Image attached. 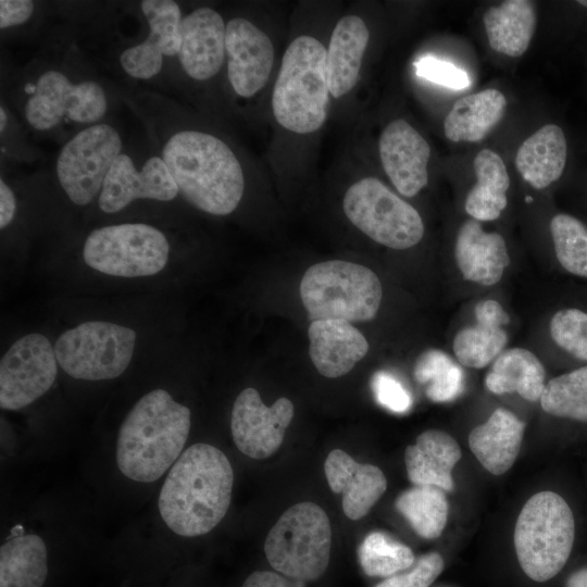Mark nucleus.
Wrapping results in <instances>:
<instances>
[{
    "label": "nucleus",
    "mask_w": 587,
    "mask_h": 587,
    "mask_svg": "<svg viewBox=\"0 0 587 587\" xmlns=\"http://www.w3.org/2000/svg\"><path fill=\"white\" fill-rule=\"evenodd\" d=\"M234 473L223 451L195 444L173 464L159 495V511L167 527L183 537L212 530L225 516Z\"/></svg>",
    "instance_id": "f257e3e1"
},
{
    "label": "nucleus",
    "mask_w": 587,
    "mask_h": 587,
    "mask_svg": "<svg viewBox=\"0 0 587 587\" xmlns=\"http://www.w3.org/2000/svg\"><path fill=\"white\" fill-rule=\"evenodd\" d=\"M190 430V410L164 389L141 397L123 421L116 464L127 478L159 479L180 455Z\"/></svg>",
    "instance_id": "f03ea898"
},
{
    "label": "nucleus",
    "mask_w": 587,
    "mask_h": 587,
    "mask_svg": "<svg viewBox=\"0 0 587 587\" xmlns=\"http://www.w3.org/2000/svg\"><path fill=\"white\" fill-rule=\"evenodd\" d=\"M179 192L197 209L227 215L239 204L245 178L232 149L220 138L198 130L174 134L163 147Z\"/></svg>",
    "instance_id": "7ed1b4c3"
},
{
    "label": "nucleus",
    "mask_w": 587,
    "mask_h": 587,
    "mask_svg": "<svg viewBox=\"0 0 587 587\" xmlns=\"http://www.w3.org/2000/svg\"><path fill=\"white\" fill-rule=\"evenodd\" d=\"M327 51L311 36L294 39L286 49L274 86L275 120L297 134L317 130L326 120L329 86Z\"/></svg>",
    "instance_id": "20e7f679"
},
{
    "label": "nucleus",
    "mask_w": 587,
    "mask_h": 587,
    "mask_svg": "<svg viewBox=\"0 0 587 587\" xmlns=\"http://www.w3.org/2000/svg\"><path fill=\"white\" fill-rule=\"evenodd\" d=\"M300 297L311 322L371 321L377 314L383 289L369 267L342 260L310 266L300 282Z\"/></svg>",
    "instance_id": "39448f33"
},
{
    "label": "nucleus",
    "mask_w": 587,
    "mask_h": 587,
    "mask_svg": "<svg viewBox=\"0 0 587 587\" xmlns=\"http://www.w3.org/2000/svg\"><path fill=\"white\" fill-rule=\"evenodd\" d=\"M575 536V523L566 501L553 491L532 496L521 510L514 529V547L523 572L535 582H547L565 565Z\"/></svg>",
    "instance_id": "423d86ee"
},
{
    "label": "nucleus",
    "mask_w": 587,
    "mask_h": 587,
    "mask_svg": "<svg viewBox=\"0 0 587 587\" xmlns=\"http://www.w3.org/2000/svg\"><path fill=\"white\" fill-rule=\"evenodd\" d=\"M332 528L326 512L313 502L287 509L268 532L264 552L278 573L303 582L320 578L329 562Z\"/></svg>",
    "instance_id": "0eeeda50"
},
{
    "label": "nucleus",
    "mask_w": 587,
    "mask_h": 587,
    "mask_svg": "<svg viewBox=\"0 0 587 587\" xmlns=\"http://www.w3.org/2000/svg\"><path fill=\"white\" fill-rule=\"evenodd\" d=\"M170 243L158 228L125 223L93 229L87 237L83 258L91 268L112 276L139 277L165 266Z\"/></svg>",
    "instance_id": "6e6552de"
},
{
    "label": "nucleus",
    "mask_w": 587,
    "mask_h": 587,
    "mask_svg": "<svg viewBox=\"0 0 587 587\" xmlns=\"http://www.w3.org/2000/svg\"><path fill=\"white\" fill-rule=\"evenodd\" d=\"M136 333L129 327L89 321L65 330L54 345L57 361L70 376L85 380L112 379L129 365Z\"/></svg>",
    "instance_id": "1a4fd4ad"
},
{
    "label": "nucleus",
    "mask_w": 587,
    "mask_h": 587,
    "mask_svg": "<svg viewBox=\"0 0 587 587\" xmlns=\"http://www.w3.org/2000/svg\"><path fill=\"white\" fill-rule=\"evenodd\" d=\"M342 207L357 228L391 249L411 248L423 238L419 212L374 177L353 184L345 193Z\"/></svg>",
    "instance_id": "9d476101"
},
{
    "label": "nucleus",
    "mask_w": 587,
    "mask_h": 587,
    "mask_svg": "<svg viewBox=\"0 0 587 587\" xmlns=\"http://www.w3.org/2000/svg\"><path fill=\"white\" fill-rule=\"evenodd\" d=\"M121 149L118 133L107 124L89 126L63 146L57 159V175L73 203L86 205L101 191Z\"/></svg>",
    "instance_id": "9b49d317"
},
{
    "label": "nucleus",
    "mask_w": 587,
    "mask_h": 587,
    "mask_svg": "<svg viewBox=\"0 0 587 587\" xmlns=\"http://www.w3.org/2000/svg\"><path fill=\"white\" fill-rule=\"evenodd\" d=\"M107 109V96L98 83L72 84L63 73L50 70L38 78L25 104V117L33 128L47 130L65 116L77 123H93Z\"/></svg>",
    "instance_id": "f8f14e48"
},
{
    "label": "nucleus",
    "mask_w": 587,
    "mask_h": 587,
    "mask_svg": "<svg viewBox=\"0 0 587 587\" xmlns=\"http://www.w3.org/2000/svg\"><path fill=\"white\" fill-rule=\"evenodd\" d=\"M57 363L46 336L33 333L17 339L0 361V407L20 410L46 394L57 378Z\"/></svg>",
    "instance_id": "ddd939ff"
},
{
    "label": "nucleus",
    "mask_w": 587,
    "mask_h": 587,
    "mask_svg": "<svg viewBox=\"0 0 587 587\" xmlns=\"http://www.w3.org/2000/svg\"><path fill=\"white\" fill-rule=\"evenodd\" d=\"M292 417L294 404L289 399L282 397L267 407L254 388H246L233 405V440L249 458L266 459L280 447Z\"/></svg>",
    "instance_id": "4468645a"
},
{
    "label": "nucleus",
    "mask_w": 587,
    "mask_h": 587,
    "mask_svg": "<svg viewBox=\"0 0 587 587\" xmlns=\"http://www.w3.org/2000/svg\"><path fill=\"white\" fill-rule=\"evenodd\" d=\"M179 192L164 160L151 157L140 171H137L132 159L120 153L113 161L98 203L105 213H116L137 199L159 201L173 200Z\"/></svg>",
    "instance_id": "2eb2a0df"
},
{
    "label": "nucleus",
    "mask_w": 587,
    "mask_h": 587,
    "mask_svg": "<svg viewBox=\"0 0 587 587\" xmlns=\"http://www.w3.org/2000/svg\"><path fill=\"white\" fill-rule=\"evenodd\" d=\"M227 75L237 95L249 98L266 84L274 62L268 36L248 20L237 17L226 25Z\"/></svg>",
    "instance_id": "dca6fc26"
},
{
    "label": "nucleus",
    "mask_w": 587,
    "mask_h": 587,
    "mask_svg": "<svg viewBox=\"0 0 587 587\" xmlns=\"http://www.w3.org/2000/svg\"><path fill=\"white\" fill-rule=\"evenodd\" d=\"M383 167L397 190L413 197L427 185L430 147L404 120L390 122L379 137Z\"/></svg>",
    "instance_id": "f3484780"
},
{
    "label": "nucleus",
    "mask_w": 587,
    "mask_h": 587,
    "mask_svg": "<svg viewBox=\"0 0 587 587\" xmlns=\"http://www.w3.org/2000/svg\"><path fill=\"white\" fill-rule=\"evenodd\" d=\"M225 35L222 16L211 8H199L183 18L178 58L188 76L205 80L218 73L226 55Z\"/></svg>",
    "instance_id": "a211bd4d"
},
{
    "label": "nucleus",
    "mask_w": 587,
    "mask_h": 587,
    "mask_svg": "<svg viewBox=\"0 0 587 587\" xmlns=\"http://www.w3.org/2000/svg\"><path fill=\"white\" fill-rule=\"evenodd\" d=\"M324 471L330 489L340 494L346 516H365L387 488V479L375 465L360 463L340 449L327 455Z\"/></svg>",
    "instance_id": "6ab92c4d"
},
{
    "label": "nucleus",
    "mask_w": 587,
    "mask_h": 587,
    "mask_svg": "<svg viewBox=\"0 0 587 587\" xmlns=\"http://www.w3.org/2000/svg\"><path fill=\"white\" fill-rule=\"evenodd\" d=\"M309 353L317 372L328 378L349 373L369 351L364 335L341 320L311 322Z\"/></svg>",
    "instance_id": "aec40b11"
},
{
    "label": "nucleus",
    "mask_w": 587,
    "mask_h": 587,
    "mask_svg": "<svg viewBox=\"0 0 587 587\" xmlns=\"http://www.w3.org/2000/svg\"><path fill=\"white\" fill-rule=\"evenodd\" d=\"M454 258L464 279L484 286L497 284L510 263L504 238L498 233H486L476 220L460 227Z\"/></svg>",
    "instance_id": "412c9836"
},
{
    "label": "nucleus",
    "mask_w": 587,
    "mask_h": 587,
    "mask_svg": "<svg viewBox=\"0 0 587 587\" xmlns=\"http://www.w3.org/2000/svg\"><path fill=\"white\" fill-rule=\"evenodd\" d=\"M475 324L458 332L453 339V352L460 364L482 369L503 352L509 336L502 326L510 316L501 304L492 299L475 305Z\"/></svg>",
    "instance_id": "4be33fe9"
},
{
    "label": "nucleus",
    "mask_w": 587,
    "mask_h": 587,
    "mask_svg": "<svg viewBox=\"0 0 587 587\" xmlns=\"http://www.w3.org/2000/svg\"><path fill=\"white\" fill-rule=\"evenodd\" d=\"M461 454L457 440L448 433L439 429L425 430L417 436L414 445L405 449L408 477L415 486H435L452 491V470Z\"/></svg>",
    "instance_id": "5701e85b"
},
{
    "label": "nucleus",
    "mask_w": 587,
    "mask_h": 587,
    "mask_svg": "<svg viewBox=\"0 0 587 587\" xmlns=\"http://www.w3.org/2000/svg\"><path fill=\"white\" fill-rule=\"evenodd\" d=\"M525 423L513 412L498 408L469 435V445L479 463L492 475L504 474L515 462Z\"/></svg>",
    "instance_id": "b1692460"
},
{
    "label": "nucleus",
    "mask_w": 587,
    "mask_h": 587,
    "mask_svg": "<svg viewBox=\"0 0 587 587\" xmlns=\"http://www.w3.org/2000/svg\"><path fill=\"white\" fill-rule=\"evenodd\" d=\"M370 39L364 21L347 15L336 24L327 49L326 66L330 95L340 98L355 85Z\"/></svg>",
    "instance_id": "393cba45"
},
{
    "label": "nucleus",
    "mask_w": 587,
    "mask_h": 587,
    "mask_svg": "<svg viewBox=\"0 0 587 587\" xmlns=\"http://www.w3.org/2000/svg\"><path fill=\"white\" fill-rule=\"evenodd\" d=\"M566 163V139L562 128L547 124L520 146L515 165L535 189L548 187L562 175Z\"/></svg>",
    "instance_id": "a878e982"
},
{
    "label": "nucleus",
    "mask_w": 587,
    "mask_h": 587,
    "mask_svg": "<svg viewBox=\"0 0 587 587\" xmlns=\"http://www.w3.org/2000/svg\"><path fill=\"white\" fill-rule=\"evenodd\" d=\"M507 100L497 89H485L457 100L444 121L445 136L453 142L484 139L501 121Z\"/></svg>",
    "instance_id": "bb28decb"
},
{
    "label": "nucleus",
    "mask_w": 587,
    "mask_h": 587,
    "mask_svg": "<svg viewBox=\"0 0 587 587\" xmlns=\"http://www.w3.org/2000/svg\"><path fill=\"white\" fill-rule=\"evenodd\" d=\"M490 48L508 57H521L537 25L536 7L528 0H508L488 8L483 16Z\"/></svg>",
    "instance_id": "cd10ccee"
},
{
    "label": "nucleus",
    "mask_w": 587,
    "mask_h": 587,
    "mask_svg": "<svg viewBox=\"0 0 587 587\" xmlns=\"http://www.w3.org/2000/svg\"><path fill=\"white\" fill-rule=\"evenodd\" d=\"M546 371L529 350L511 348L500 353L485 377V386L496 395L516 392L528 401L540 400Z\"/></svg>",
    "instance_id": "c85d7f7f"
},
{
    "label": "nucleus",
    "mask_w": 587,
    "mask_h": 587,
    "mask_svg": "<svg viewBox=\"0 0 587 587\" xmlns=\"http://www.w3.org/2000/svg\"><path fill=\"white\" fill-rule=\"evenodd\" d=\"M476 184L465 199V211L476 221L497 220L505 209L510 177L501 157L483 149L474 160Z\"/></svg>",
    "instance_id": "c756f323"
},
{
    "label": "nucleus",
    "mask_w": 587,
    "mask_h": 587,
    "mask_svg": "<svg viewBox=\"0 0 587 587\" xmlns=\"http://www.w3.org/2000/svg\"><path fill=\"white\" fill-rule=\"evenodd\" d=\"M47 575V548L38 535L13 536L1 546L0 587H42Z\"/></svg>",
    "instance_id": "7c9ffc66"
},
{
    "label": "nucleus",
    "mask_w": 587,
    "mask_h": 587,
    "mask_svg": "<svg viewBox=\"0 0 587 587\" xmlns=\"http://www.w3.org/2000/svg\"><path fill=\"white\" fill-rule=\"evenodd\" d=\"M396 508L413 530L426 539L438 538L448 521L447 496L445 490L435 486H414L401 492Z\"/></svg>",
    "instance_id": "2f4dec72"
},
{
    "label": "nucleus",
    "mask_w": 587,
    "mask_h": 587,
    "mask_svg": "<svg viewBox=\"0 0 587 587\" xmlns=\"http://www.w3.org/2000/svg\"><path fill=\"white\" fill-rule=\"evenodd\" d=\"M414 378L425 387V395L434 402L458 398L464 388V373L445 351L428 349L416 360Z\"/></svg>",
    "instance_id": "473e14b6"
},
{
    "label": "nucleus",
    "mask_w": 587,
    "mask_h": 587,
    "mask_svg": "<svg viewBox=\"0 0 587 587\" xmlns=\"http://www.w3.org/2000/svg\"><path fill=\"white\" fill-rule=\"evenodd\" d=\"M540 405L553 416L587 422V365L550 379Z\"/></svg>",
    "instance_id": "72a5a7b5"
},
{
    "label": "nucleus",
    "mask_w": 587,
    "mask_h": 587,
    "mask_svg": "<svg viewBox=\"0 0 587 587\" xmlns=\"http://www.w3.org/2000/svg\"><path fill=\"white\" fill-rule=\"evenodd\" d=\"M358 558L363 572L372 577H389L415 562L410 547L383 532H372L363 539Z\"/></svg>",
    "instance_id": "f704fd0d"
},
{
    "label": "nucleus",
    "mask_w": 587,
    "mask_h": 587,
    "mask_svg": "<svg viewBox=\"0 0 587 587\" xmlns=\"http://www.w3.org/2000/svg\"><path fill=\"white\" fill-rule=\"evenodd\" d=\"M550 232L559 263L567 272L587 277V226L569 214H557Z\"/></svg>",
    "instance_id": "c9c22d12"
},
{
    "label": "nucleus",
    "mask_w": 587,
    "mask_h": 587,
    "mask_svg": "<svg viewBox=\"0 0 587 587\" xmlns=\"http://www.w3.org/2000/svg\"><path fill=\"white\" fill-rule=\"evenodd\" d=\"M140 8L149 25L148 40L163 55L178 54L182 41V14L177 2L172 0H143Z\"/></svg>",
    "instance_id": "e433bc0d"
},
{
    "label": "nucleus",
    "mask_w": 587,
    "mask_h": 587,
    "mask_svg": "<svg viewBox=\"0 0 587 587\" xmlns=\"http://www.w3.org/2000/svg\"><path fill=\"white\" fill-rule=\"evenodd\" d=\"M552 340L578 360L587 361V313L578 309L558 311L550 321Z\"/></svg>",
    "instance_id": "4c0bfd02"
},
{
    "label": "nucleus",
    "mask_w": 587,
    "mask_h": 587,
    "mask_svg": "<svg viewBox=\"0 0 587 587\" xmlns=\"http://www.w3.org/2000/svg\"><path fill=\"white\" fill-rule=\"evenodd\" d=\"M444 570V559L438 552L421 555L409 571L387 577L375 587H428Z\"/></svg>",
    "instance_id": "58836bf2"
},
{
    "label": "nucleus",
    "mask_w": 587,
    "mask_h": 587,
    "mask_svg": "<svg viewBox=\"0 0 587 587\" xmlns=\"http://www.w3.org/2000/svg\"><path fill=\"white\" fill-rule=\"evenodd\" d=\"M123 70L132 77L149 79L162 68L163 54L148 39L127 48L120 57Z\"/></svg>",
    "instance_id": "ea45409f"
},
{
    "label": "nucleus",
    "mask_w": 587,
    "mask_h": 587,
    "mask_svg": "<svg viewBox=\"0 0 587 587\" xmlns=\"http://www.w3.org/2000/svg\"><path fill=\"white\" fill-rule=\"evenodd\" d=\"M414 66L417 76L451 89H464L471 85L465 71L434 57H422Z\"/></svg>",
    "instance_id": "a19ab883"
},
{
    "label": "nucleus",
    "mask_w": 587,
    "mask_h": 587,
    "mask_svg": "<svg viewBox=\"0 0 587 587\" xmlns=\"http://www.w3.org/2000/svg\"><path fill=\"white\" fill-rule=\"evenodd\" d=\"M372 389L377 402L394 413H405L412 407V398L404 386L390 373L379 371L372 377Z\"/></svg>",
    "instance_id": "79ce46f5"
},
{
    "label": "nucleus",
    "mask_w": 587,
    "mask_h": 587,
    "mask_svg": "<svg viewBox=\"0 0 587 587\" xmlns=\"http://www.w3.org/2000/svg\"><path fill=\"white\" fill-rule=\"evenodd\" d=\"M34 12V2L29 0H1L0 28H9L25 23Z\"/></svg>",
    "instance_id": "37998d69"
},
{
    "label": "nucleus",
    "mask_w": 587,
    "mask_h": 587,
    "mask_svg": "<svg viewBox=\"0 0 587 587\" xmlns=\"http://www.w3.org/2000/svg\"><path fill=\"white\" fill-rule=\"evenodd\" d=\"M241 587H305V582L278 572L257 571L247 577Z\"/></svg>",
    "instance_id": "c03bdc74"
},
{
    "label": "nucleus",
    "mask_w": 587,
    "mask_h": 587,
    "mask_svg": "<svg viewBox=\"0 0 587 587\" xmlns=\"http://www.w3.org/2000/svg\"><path fill=\"white\" fill-rule=\"evenodd\" d=\"M16 210L15 197L12 189L0 180V227L3 229L13 220Z\"/></svg>",
    "instance_id": "a18cd8bd"
},
{
    "label": "nucleus",
    "mask_w": 587,
    "mask_h": 587,
    "mask_svg": "<svg viewBox=\"0 0 587 587\" xmlns=\"http://www.w3.org/2000/svg\"><path fill=\"white\" fill-rule=\"evenodd\" d=\"M565 587H587V567L572 573L566 580Z\"/></svg>",
    "instance_id": "49530a36"
},
{
    "label": "nucleus",
    "mask_w": 587,
    "mask_h": 587,
    "mask_svg": "<svg viewBox=\"0 0 587 587\" xmlns=\"http://www.w3.org/2000/svg\"><path fill=\"white\" fill-rule=\"evenodd\" d=\"M0 130L1 133H3L4 128H5V125H7V114L4 112V109L1 107L0 109Z\"/></svg>",
    "instance_id": "de8ad7c7"
},
{
    "label": "nucleus",
    "mask_w": 587,
    "mask_h": 587,
    "mask_svg": "<svg viewBox=\"0 0 587 587\" xmlns=\"http://www.w3.org/2000/svg\"><path fill=\"white\" fill-rule=\"evenodd\" d=\"M577 3H579L583 7H587V1L586 0L577 1Z\"/></svg>",
    "instance_id": "09e8293b"
}]
</instances>
